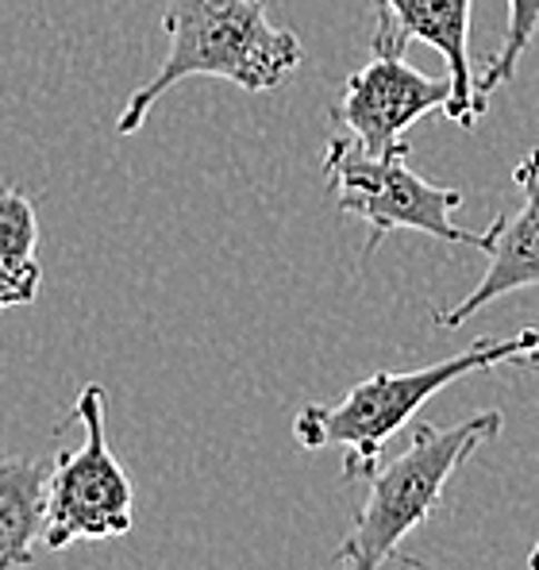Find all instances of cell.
I'll return each instance as SVG.
<instances>
[{"instance_id": "1", "label": "cell", "mask_w": 539, "mask_h": 570, "mask_svg": "<svg viewBox=\"0 0 539 570\" xmlns=\"http://www.w3.org/2000/svg\"><path fill=\"white\" fill-rule=\"evenodd\" d=\"M163 31L170 50L155 78L124 100L120 136H135L155 100L185 78H224L247 94H270L305 62L301 39L266 20L263 0H166Z\"/></svg>"}, {"instance_id": "2", "label": "cell", "mask_w": 539, "mask_h": 570, "mask_svg": "<svg viewBox=\"0 0 539 570\" xmlns=\"http://www.w3.org/2000/svg\"><path fill=\"white\" fill-rule=\"evenodd\" d=\"M539 355V332L525 328L517 335H482L467 351L451 358H440L420 371H374L359 385H351L340 401L332 405H305L293 416V440L305 451H327V448H347L343 459V478L347 482H370V474L382 471V451L420 405L443 393L451 382L467 379L478 371H493L504 363H520Z\"/></svg>"}, {"instance_id": "3", "label": "cell", "mask_w": 539, "mask_h": 570, "mask_svg": "<svg viewBox=\"0 0 539 570\" xmlns=\"http://www.w3.org/2000/svg\"><path fill=\"white\" fill-rule=\"evenodd\" d=\"M501 424L504 416L497 409H486V413H474L448 428L412 421L409 448L390 466L370 474V493L355 513L351 532L335 548V567L382 570L385 563H393L401 543L432 521L451 474L462 463H470L474 451L501 432Z\"/></svg>"}, {"instance_id": "4", "label": "cell", "mask_w": 539, "mask_h": 570, "mask_svg": "<svg viewBox=\"0 0 539 570\" xmlns=\"http://www.w3.org/2000/svg\"><path fill=\"white\" fill-rule=\"evenodd\" d=\"M409 150L374 158L362 150L347 131H335L324 150V181L335 193L343 216L362 220L370 228L362 255H374L390 232H420L443 243H467L482 250V236L454 224L462 208L459 189H443L424 181L409 163Z\"/></svg>"}, {"instance_id": "5", "label": "cell", "mask_w": 539, "mask_h": 570, "mask_svg": "<svg viewBox=\"0 0 539 570\" xmlns=\"http://www.w3.org/2000/svg\"><path fill=\"white\" fill-rule=\"evenodd\" d=\"M74 421L86 428L78 451H58L50 474L43 548L62 551L78 540H116L135 528V490L105 435V390L89 382L78 393Z\"/></svg>"}, {"instance_id": "6", "label": "cell", "mask_w": 539, "mask_h": 570, "mask_svg": "<svg viewBox=\"0 0 539 570\" xmlns=\"http://www.w3.org/2000/svg\"><path fill=\"white\" fill-rule=\"evenodd\" d=\"M370 47H374V58L343 81V97L332 108V120L362 150H370L374 158H385L409 150L404 131L420 116L448 108L451 78H424V73L404 62L409 39L401 36L385 8H378L374 16Z\"/></svg>"}, {"instance_id": "7", "label": "cell", "mask_w": 539, "mask_h": 570, "mask_svg": "<svg viewBox=\"0 0 539 570\" xmlns=\"http://www.w3.org/2000/svg\"><path fill=\"white\" fill-rule=\"evenodd\" d=\"M512 181L520 189V208L512 216H497L490 232H482V250L490 258L482 282L459 305L440 308L432 316L435 328H462L470 316L482 313L493 301L539 285V147L520 158Z\"/></svg>"}, {"instance_id": "8", "label": "cell", "mask_w": 539, "mask_h": 570, "mask_svg": "<svg viewBox=\"0 0 539 570\" xmlns=\"http://www.w3.org/2000/svg\"><path fill=\"white\" fill-rule=\"evenodd\" d=\"M382 8L393 16L404 39H420L432 50H440L448 62L451 100L443 116L454 128H474L486 116V100L478 94L474 70H470V0H382Z\"/></svg>"}, {"instance_id": "9", "label": "cell", "mask_w": 539, "mask_h": 570, "mask_svg": "<svg viewBox=\"0 0 539 570\" xmlns=\"http://www.w3.org/2000/svg\"><path fill=\"white\" fill-rule=\"evenodd\" d=\"M50 474L55 459H0V570L36 563V548L47 532Z\"/></svg>"}, {"instance_id": "10", "label": "cell", "mask_w": 539, "mask_h": 570, "mask_svg": "<svg viewBox=\"0 0 539 570\" xmlns=\"http://www.w3.org/2000/svg\"><path fill=\"white\" fill-rule=\"evenodd\" d=\"M39 220L31 200L16 186H0V313L39 297Z\"/></svg>"}, {"instance_id": "11", "label": "cell", "mask_w": 539, "mask_h": 570, "mask_svg": "<svg viewBox=\"0 0 539 570\" xmlns=\"http://www.w3.org/2000/svg\"><path fill=\"white\" fill-rule=\"evenodd\" d=\"M539 31V0H509V20H504V39L501 50L486 62L482 78H478V94L490 100V94H497L501 86H509L512 73H517L525 50L532 47Z\"/></svg>"}, {"instance_id": "12", "label": "cell", "mask_w": 539, "mask_h": 570, "mask_svg": "<svg viewBox=\"0 0 539 570\" xmlns=\"http://www.w3.org/2000/svg\"><path fill=\"white\" fill-rule=\"evenodd\" d=\"M528 570H539V543L532 548V556H528Z\"/></svg>"}, {"instance_id": "13", "label": "cell", "mask_w": 539, "mask_h": 570, "mask_svg": "<svg viewBox=\"0 0 539 570\" xmlns=\"http://www.w3.org/2000/svg\"><path fill=\"white\" fill-rule=\"evenodd\" d=\"M525 366H528V371H536V374H539V355H536V358H528ZM536 448H539V440H536Z\"/></svg>"}]
</instances>
